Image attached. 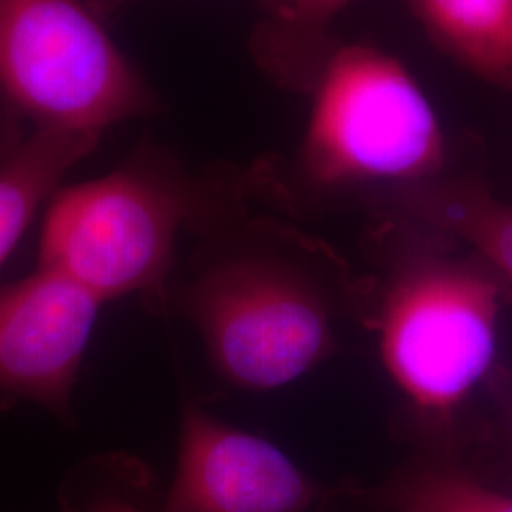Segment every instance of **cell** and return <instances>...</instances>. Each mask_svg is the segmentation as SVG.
Listing matches in <instances>:
<instances>
[{
    "instance_id": "obj_1",
    "label": "cell",
    "mask_w": 512,
    "mask_h": 512,
    "mask_svg": "<svg viewBox=\"0 0 512 512\" xmlns=\"http://www.w3.org/2000/svg\"><path fill=\"white\" fill-rule=\"evenodd\" d=\"M236 222L207 234L192 274L169 287L175 306L202 336L220 376L243 389L293 384L336 346L338 272L321 251L260 226Z\"/></svg>"
},
{
    "instance_id": "obj_2",
    "label": "cell",
    "mask_w": 512,
    "mask_h": 512,
    "mask_svg": "<svg viewBox=\"0 0 512 512\" xmlns=\"http://www.w3.org/2000/svg\"><path fill=\"white\" fill-rule=\"evenodd\" d=\"M238 192L188 173L164 148L139 147L88 183L59 188L40 238V268L67 275L101 302L139 294L165 310L177 241L236 222Z\"/></svg>"
},
{
    "instance_id": "obj_3",
    "label": "cell",
    "mask_w": 512,
    "mask_h": 512,
    "mask_svg": "<svg viewBox=\"0 0 512 512\" xmlns=\"http://www.w3.org/2000/svg\"><path fill=\"white\" fill-rule=\"evenodd\" d=\"M298 171L317 190L387 186L393 194L439 181L446 137L403 63L366 44L332 48L311 82Z\"/></svg>"
},
{
    "instance_id": "obj_4",
    "label": "cell",
    "mask_w": 512,
    "mask_h": 512,
    "mask_svg": "<svg viewBox=\"0 0 512 512\" xmlns=\"http://www.w3.org/2000/svg\"><path fill=\"white\" fill-rule=\"evenodd\" d=\"M414 226L389 270L376 330L393 382L423 412L446 416L494 363L503 289L488 262L442 251L435 228Z\"/></svg>"
},
{
    "instance_id": "obj_5",
    "label": "cell",
    "mask_w": 512,
    "mask_h": 512,
    "mask_svg": "<svg viewBox=\"0 0 512 512\" xmlns=\"http://www.w3.org/2000/svg\"><path fill=\"white\" fill-rule=\"evenodd\" d=\"M99 19L86 0H0V99L29 133L103 135L158 109Z\"/></svg>"
},
{
    "instance_id": "obj_6",
    "label": "cell",
    "mask_w": 512,
    "mask_h": 512,
    "mask_svg": "<svg viewBox=\"0 0 512 512\" xmlns=\"http://www.w3.org/2000/svg\"><path fill=\"white\" fill-rule=\"evenodd\" d=\"M103 302L38 266L0 285V403L29 401L73 423V391Z\"/></svg>"
},
{
    "instance_id": "obj_7",
    "label": "cell",
    "mask_w": 512,
    "mask_h": 512,
    "mask_svg": "<svg viewBox=\"0 0 512 512\" xmlns=\"http://www.w3.org/2000/svg\"><path fill=\"white\" fill-rule=\"evenodd\" d=\"M315 486L270 440L186 401L162 512H308Z\"/></svg>"
},
{
    "instance_id": "obj_8",
    "label": "cell",
    "mask_w": 512,
    "mask_h": 512,
    "mask_svg": "<svg viewBox=\"0 0 512 512\" xmlns=\"http://www.w3.org/2000/svg\"><path fill=\"white\" fill-rule=\"evenodd\" d=\"M101 135L35 131L0 154V266L40 207L50 202L74 165L92 154Z\"/></svg>"
},
{
    "instance_id": "obj_9",
    "label": "cell",
    "mask_w": 512,
    "mask_h": 512,
    "mask_svg": "<svg viewBox=\"0 0 512 512\" xmlns=\"http://www.w3.org/2000/svg\"><path fill=\"white\" fill-rule=\"evenodd\" d=\"M401 219L427 224L471 245L497 274L512 281V205L475 181H433L393 194Z\"/></svg>"
},
{
    "instance_id": "obj_10",
    "label": "cell",
    "mask_w": 512,
    "mask_h": 512,
    "mask_svg": "<svg viewBox=\"0 0 512 512\" xmlns=\"http://www.w3.org/2000/svg\"><path fill=\"white\" fill-rule=\"evenodd\" d=\"M408 6L444 54L512 90V0H408Z\"/></svg>"
},
{
    "instance_id": "obj_11",
    "label": "cell",
    "mask_w": 512,
    "mask_h": 512,
    "mask_svg": "<svg viewBox=\"0 0 512 512\" xmlns=\"http://www.w3.org/2000/svg\"><path fill=\"white\" fill-rule=\"evenodd\" d=\"M266 16L256 29L258 63L291 86L310 88L329 55V29L351 0H262Z\"/></svg>"
},
{
    "instance_id": "obj_12",
    "label": "cell",
    "mask_w": 512,
    "mask_h": 512,
    "mask_svg": "<svg viewBox=\"0 0 512 512\" xmlns=\"http://www.w3.org/2000/svg\"><path fill=\"white\" fill-rule=\"evenodd\" d=\"M61 503L71 512H162L147 469L120 454L80 463L61 488Z\"/></svg>"
},
{
    "instance_id": "obj_13",
    "label": "cell",
    "mask_w": 512,
    "mask_h": 512,
    "mask_svg": "<svg viewBox=\"0 0 512 512\" xmlns=\"http://www.w3.org/2000/svg\"><path fill=\"white\" fill-rule=\"evenodd\" d=\"M395 512H512V495L450 469H421L391 488Z\"/></svg>"
},
{
    "instance_id": "obj_14",
    "label": "cell",
    "mask_w": 512,
    "mask_h": 512,
    "mask_svg": "<svg viewBox=\"0 0 512 512\" xmlns=\"http://www.w3.org/2000/svg\"><path fill=\"white\" fill-rule=\"evenodd\" d=\"M86 2L99 18H107L110 14L118 12L120 8L128 6L133 0H86Z\"/></svg>"
}]
</instances>
